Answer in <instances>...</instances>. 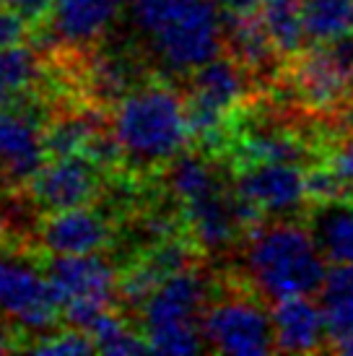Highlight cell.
I'll return each instance as SVG.
<instances>
[{
	"label": "cell",
	"instance_id": "1",
	"mask_svg": "<svg viewBox=\"0 0 353 356\" xmlns=\"http://www.w3.org/2000/svg\"><path fill=\"white\" fill-rule=\"evenodd\" d=\"M245 273L252 291L278 302L320 291L327 276V257L309 224L304 227L294 218H278L247 234Z\"/></svg>",
	"mask_w": 353,
	"mask_h": 356
},
{
	"label": "cell",
	"instance_id": "2",
	"mask_svg": "<svg viewBox=\"0 0 353 356\" xmlns=\"http://www.w3.org/2000/svg\"><path fill=\"white\" fill-rule=\"evenodd\" d=\"M112 133L130 167L164 169L192 138L187 102L167 83L133 89L117 104Z\"/></svg>",
	"mask_w": 353,
	"mask_h": 356
},
{
	"label": "cell",
	"instance_id": "3",
	"mask_svg": "<svg viewBox=\"0 0 353 356\" xmlns=\"http://www.w3.org/2000/svg\"><path fill=\"white\" fill-rule=\"evenodd\" d=\"M252 76L255 73L231 52L218 55L192 73L187 94V120L192 138L203 151H226L229 133L249 99Z\"/></svg>",
	"mask_w": 353,
	"mask_h": 356
},
{
	"label": "cell",
	"instance_id": "4",
	"mask_svg": "<svg viewBox=\"0 0 353 356\" xmlns=\"http://www.w3.org/2000/svg\"><path fill=\"white\" fill-rule=\"evenodd\" d=\"M208 309V284L195 268L164 278L140 307V325L151 351L195 354L206 348L203 315Z\"/></svg>",
	"mask_w": 353,
	"mask_h": 356
},
{
	"label": "cell",
	"instance_id": "5",
	"mask_svg": "<svg viewBox=\"0 0 353 356\" xmlns=\"http://www.w3.org/2000/svg\"><path fill=\"white\" fill-rule=\"evenodd\" d=\"M148 40V52L167 73H195L221 55L226 44L218 0H195Z\"/></svg>",
	"mask_w": 353,
	"mask_h": 356
},
{
	"label": "cell",
	"instance_id": "6",
	"mask_svg": "<svg viewBox=\"0 0 353 356\" xmlns=\"http://www.w3.org/2000/svg\"><path fill=\"white\" fill-rule=\"evenodd\" d=\"M47 278L60 302L63 320L70 327L86 330L107 312L120 289L117 270L97 252L55 255L47 263Z\"/></svg>",
	"mask_w": 353,
	"mask_h": 356
},
{
	"label": "cell",
	"instance_id": "7",
	"mask_svg": "<svg viewBox=\"0 0 353 356\" xmlns=\"http://www.w3.org/2000/svg\"><path fill=\"white\" fill-rule=\"evenodd\" d=\"M203 338L206 348L218 354L257 356L278 351L273 315H268L263 302L249 294L247 286L224 291L218 299L208 302Z\"/></svg>",
	"mask_w": 353,
	"mask_h": 356
},
{
	"label": "cell",
	"instance_id": "8",
	"mask_svg": "<svg viewBox=\"0 0 353 356\" xmlns=\"http://www.w3.org/2000/svg\"><path fill=\"white\" fill-rule=\"evenodd\" d=\"M0 315L34 336H44L63 317L49 278L19 252H0Z\"/></svg>",
	"mask_w": 353,
	"mask_h": 356
},
{
	"label": "cell",
	"instance_id": "9",
	"mask_svg": "<svg viewBox=\"0 0 353 356\" xmlns=\"http://www.w3.org/2000/svg\"><path fill=\"white\" fill-rule=\"evenodd\" d=\"M286 81L302 107L327 118L345 109L348 97H353L351 68L338 58L333 44H309V50L299 52Z\"/></svg>",
	"mask_w": 353,
	"mask_h": 356
},
{
	"label": "cell",
	"instance_id": "10",
	"mask_svg": "<svg viewBox=\"0 0 353 356\" xmlns=\"http://www.w3.org/2000/svg\"><path fill=\"white\" fill-rule=\"evenodd\" d=\"M234 190L245 200H249L263 216L273 218L296 216L309 200L306 169L302 164H286V161L242 167L236 175Z\"/></svg>",
	"mask_w": 353,
	"mask_h": 356
},
{
	"label": "cell",
	"instance_id": "11",
	"mask_svg": "<svg viewBox=\"0 0 353 356\" xmlns=\"http://www.w3.org/2000/svg\"><path fill=\"white\" fill-rule=\"evenodd\" d=\"M101 164L86 154L60 156L52 164L42 167L29 182L34 206L42 211H65L86 206L101 190Z\"/></svg>",
	"mask_w": 353,
	"mask_h": 356
},
{
	"label": "cell",
	"instance_id": "12",
	"mask_svg": "<svg viewBox=\"0 0 353 356\" xmlns=\"http://www.w3.org/2000/svg\"><path fill=\"white\" fill-rule=\"evenodd\" d=\"M44 133L40 120L19 104L0 109V182L19 188L44 167Z\"/></svg>",
	"mask_w": 353,
	"mask_h": 356
},
{
	"label": "cell",
	"instance_id": "13",
	"mask_svg": "<svg viewBox=\"0 0 353 356\" xmlns=\"http://www.w3.org/2000/svg\"><path fill=\"white\" fill-rule=\"evenodd\" d=\"M42 250L52 255H83L99 252L112 239V227L104 213L94 208L76 206L65 211H52L37 229Z\"/></svg>",
	"mask_w": 353,
	"mask_h": 356
},
{
	"label": "cell",
	"instance_id": "14",
	"mask_svg": "<svg viewBox=\"0 0 353 356\" xmlns=\"http://www.w3.org/2000/svg\"><path fill=\"white\" fill-rule=\"evenodd\" d=\"M275 348L288 354H312L327 348V320L322 302H314L312 294H294L273 302Z\"/></svg>",
	"mask_w": 353,
	"mask_h": 356
},
{
	"label": "cell",
	"instance_id": "15",
	"mask_svg": "<svg viewBox=\"0 0 353 356\" xmlns=\"http://www.w3.org/2000/svg\"><path fill=\"white\" fill-rule=\"evenodd\" d=\"M224 31L229 52L239 63H245L255 76H268L284 60V55L275 50L273 40H270L263 13H249V16L224 13Z\"/></svg>",
	"mask_w": 353,
	"mask_h": 356
},
{
	"label": "cell",
	"instance_id": "16",
	"mask_svg": "<svg viewBox=\"0 0 353 356\" xmlns=\"http://www.w3.org/2000/svg\"><path fill=\"white\" fill-rule=\"evenodd\" d=\"M314 239L320 242L327 263L353 266V200H327L317 203L306 218Z\"/></svg>",
	"mask_w": 353,
	"mask_h": 356
},
{
	"label": "cell",
	"instance_id": "17",
	"mask_svg": "<svg viewBox=\"0 0 353 356\" xmlns=\"http://www.w3.org/2000/svg\"><path fill=\"white\" fill-rule=\"evenodd\" d=\"M302 21L306 47L345 40L353 34V0H304Z\"/></svg>",
	"mask_w": 353,
	"mask_h": 356
},
{
	"label": "cell",
	"instance_id": "18",
	"mask_svg": "<svg viewBox=\"0 0 353 356\" xmlns=\"http://www.w3.org/2000/svg\"><path fill=\"white\" fill-rule=\"evenodd\" d=\"M224 182L203 154H179L167 164V188L179 203H190L213 193Z\"/></svg>",
	"mask_w": 353,
	"mask_h": 356
},
{
	"label": "cell",
	"instance_id": "19",
	"mask_svg": "<svg viewBox=\"0 0 353 356\" xmlns=\"http://www.w3.org/2000/svg\"><path fill=\"white\" fill-rule=\"evenodd\" d=\"M320 302L327 320L330 343L353 333V266H335L327 270L320 289ZM327 343V348H330Z\"/></svg>",
	"mask_w": 353,
	"mask_h": 356
},
{
	"label": "cell",
	"instance_id": "20",
	"mask_svg": "<svg viewBox=\"0 0 353 356\" xmlns=\"http://www.w3.org/2000/svg\"><path fill=\"white\" fill-rule=\"evenodd\" d=\"M104 133L97 115L88 112H70L60 115L58 120L49 122L44 130V149L47 156H73V154H88L91 143Z\"/></svg>",
	"mask_w": 353,
	"mask_h": 356
},
{
	"label": "cell",
	"instance_id": "21",
	"mask_svg": "<svg viewBox=\"0 0 353 356\" xmlns=\"http://www.w3.org/2000/svg\"><path fill=\"white\" fill-rule=\"evenodd\" d=\"M302 3L304 0H265L260 8L275 50L284 58H296L306 47Z\"/></svg>",
	"mask_w": 353,
	"mask_h": 356
},
{
	"label": "cell",
	"instance_id": "22",
	"mask_svg": "<svg viewBox=\"0 0 353 356\" xmlns=\"http://www.w3.org/2000/svg\"><path fill=\"white\" fill-rule=\"evenodd\" d=\"M40 79L37 52L16 44L0 50V109L19 104V99Z\"/></svg>",
	"mask_w": 353,
	"mask_h": 356
},
{
	"label": "cell",
	"instance_id": "23",
	"mask_svg": "<svg viewBox=\"0 0 353 356\" xmlns=\"http://www.w3.org/2000/svg\"><path fill=\"white\" fill-rule=\"evenodd\" d=\"M136 70L125 58H97L88 70V89L101 104H120L133 91Z\"/></svg>",
	"mask_w": 353,
	"mask_h": 356
},
{
	"label": "cell",
	"instance_id": "24",
	"mask_svg": "<svg viewBox=\"0 0 353 356\" xmlns=\"http://www.w3.org/2000/svg\"><path fill=\"white\" fill-rule=\"evenodd\" d=\"M88 333L97 343V351H104V354H143V351H151L146 336L133 333L109 309L101 317H97V323L88 327Z\"/></svg>",
	"mask_w": 353,
	"mask_h": 356
},
{
	"label": "cell",
	"instance_id": "25",
	"mask_svg": "<svg viewBox=\"0 0 353 356\" xmlns=\"http://www.w3.org/2000/svg\"><path fill=\"white\" fill-rule=\"evenodd\" d=\"M317 164H322L327 169V175L333 177L340 200H353V125L343 128L330 140V146L322 149V156Z\"/></svg>",
	"mask_w": 353,
	"mask_h": 356
},
{
	"label": "cell",
	"instance_id": "26",
	"mask_svg": "<svg viewBox=\"0 0 353 356\" xmlns=\"http://www.w3.org/2000/svg\"><path fill=\"white\" fill-rule=\"evenodd\" d=\"M192 3L195 0H130V21L143 37H151Z\"/></svg>",
	"mask_w": 353,
	"mask_h": 356
},
{
	"label": "cell",
	"instance_id": "27",
	"mask_svg": "<svg viewBox=\"0 0 353 356\" xmlns=\"http://www.w3.org/2000/svg\"><path fill=\"white\" fill-rule=\"evenodd\" d=\"M29 348L37 354H91V351H97V343H94L91 333L81 330V327H70L63 333L40 336Z\"/></svg>",
	"mask_w": 353,
	"mask_h": 356
},
{
	"label": "cell",
	"instance_id": "28",
	"mask_svg": "<svg viewBox=\"0 0 353 356\" xmlns=\"http://www.w3.org/2000/svg\"><path fill=\"white\" fill-rule=\"evenodd\" d=\"M26 34H29V19L3 0L0 3V50L21 44L26 40Z\"/></svg>",
	"mask_w": 353,
	"mask_h": 356
},
{
	"label": "cell",
	"instance_id": "29",
	"mask_svg": "<svg viewBox=\"0 0 353 356\" xmlns=\"http://www.w3.org/2000/svg\"><path fill=\"white\" fill-rule=\"evenodd\" d=\"M8 6H13V8L19 10V13H24L29 21H44L55 10V3L58 0H6Z\"/></svg>",
	"mask_w": 353,
	"mask_h": 356
},
{
	"label": "cell",
	"instance_id": "30",
	"mask_svg": "<svg viewBox=\"0 0 353 356\" xmlns=\"http://www.w3.org/2000/svg\"><path fill=\"white\" fill-rule=\"evenodd\" d=\"M218 6L229 16H249V13H260L263 0H218Z\"/></svg>",
	"mask_w": 353,
	"mask_h": 356
},
{
	"label": "cell",
	"instance_id": "31",
	"mask_svg": "<svg viewBox=\"0 0 353 356\" xmlns=\"http://www.w3.org/2000/svg\"><path fill=\"white\" fill-rule=\"evenodd\" d=\"M330 348H333V351H340V354H353V333L351 336H343V338H338V341H333Z\"/></svg>",
	"mask_w": 353,
	"mask_h": 356
},
{
	"label": "cell",
	"instance_id": "32",
	"mask_svg": "<svg viewBox=\"0 0 353 356\" xmlns=\"http://www.w3.org/2000/svg\"><path fill=\"white\" fill-rule=\"evenodd\" d=\"M13 348H19V343L10 341V336H6V333L0 330V354H3V351H13Z\"/></svg>",
	"mask_w": 353,
	"mask_h": 356
},
{
	"label": "cell",
	"instance_id": "33",
	"mask_svg": "<svg viewBox=\"0 0 353 356\" xmlns=\"http://www.w3.org/2000/svg\"><path fill=\"white\" fill-rule=\"evenodd\" d=\"M6 232H8V227H6V221H3V218H0V242H3V239H6Z\"/></svg>",
	"mask_w": 353,
	"mask_h": 356
},
{
	"label": "cell",
	"instance_id": "34",
	"mask_svg": "<svg viewBox=\"0 0 353 356\" xmlns=\"http://www.w3.org/2000/svg\"><path fill=\"white\" fill-rule=\"evenodd\" d=\"M351 89H353V70H351Z\"/></svg>",
	"mask_w": 353,
	"mask_h": 356
}]
</instances>
